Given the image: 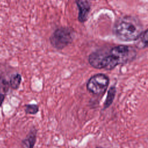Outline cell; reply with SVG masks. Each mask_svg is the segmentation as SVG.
<instances>
[{"mask_svg": "<svg viewBox=\"0 0 148 148\" xmlns=\"http://www.w3.org/2000/svg\"><path fill=\"white\" fill-rule=\"evenodd\" d=\"M136 49L131 46L117 45L105 47L92 52L88 56L89 64L96 69L112 70L119 65L134 61L136 57Z\"/></svg>", "mask_w": 148, "mask_h": 148, "instance_id": "obj_1", "label": "cell"}, {"mask_svg": "<svg viewBox=\"0 0 148 148\" xmlns=\"http://www.w3.org/2000/svg\"><path fill=\"white\" fill-rule=\"evenodd\" d=\"M113 32L114 35L122 41H135L143 32V26L138 17L125 15L115 21Z\"/></svg>", "mask_w": 148, "mask_h": 148, "instance_id": "obj_2", "label": "cell"}, {"mask_svg": "<svg viewBox=\"0 0 148 148\" xmlns=\"http://www.w3.org/2000/svg\"><path fill=\"white\" fill-rule=\"evenodd\" d=\"M75 32L69 27H61L57 28L50 36L51 45L56 49L61 50L71 44L73 40Z\"/></svg>", "mask_w": 148, "mask_h": 148, "instance_id": "obj_3", "label": "cell"}, {"mask_svg": "<svg viewBox=\"0 0 148 148\" xmlns=\"http://www.w3.org/2000/svg\"><path fill=\"white\" fill-rule=\"evenodd\" d=\"M109 84V77L103 73H97L92 76L87 83V89L95 95L103 94Z\"/></svg>", "mask_w": 148, "mask_h": 148, "instance_id": "obj_4", "label": "cell"}, {"mask_svg": "<svg viewBox=\"0 0 148 148\" xmlns=\"http://www.w3.org/2000/svg\"><path fill=\"white\" fill-rule=\"evenodd\" d=\"M79 10L78 20L80 23H84L88 18L91 9V5L89 1L85 0H78L76 1Z\"/></svg>", "mask_w": 148, "mask_h": 148, "instance_id": "obj_5", "label": "cell"}, {"mask_svg": "<svg viewBox=\"0 0 148 148\" xmlns=\"http://www.w3.org/2000/svg\"><path fill=\"white\" fill-rule=\"evenodd\" d=\"M37 138V130L34 127L32 128L26 137L22 140L21 143L25 148H34Z\"/></svg>", "mask_w": 148, "mask_h": 148, "instance_id": "obj_6", "label": "cell"}, {"mask_svg": "<svg viewBox=\"0 0 148 148\" xmlns=\"http://www.w3.org/2000/svg\"><path fill=\"white\" fill-rule=\"evenodd\" d=\"M116 93V88L114 86H112L108 91L106 98L103 103V109L108 108L113 103Z\"/></svg>", "mask_w": 148, "mask_h": 148, "instance_id": "obj_7", "label": "cell"}, {"mask_svg": "<svg viewBox=\"0 0 148 148\" xmlns=\"http://www.w3.org/2000/svg\"><path fill=\"white\" fill-rule=\"evenodd\" d=\"M136 40L135 44L136 48L139 49L146 48L147 46V29H145Z\"/></svg>", "mask_w": 148, "mask_h": 148, "instance_id": "obj_8", "label": "cell"}, {"mask_svg": "<svg viewBox=\"0 0 148 148\" xmlns=\"http://www.w3.org/2000/svg\"><path fill=\"white\" fill-rule=\"evenodd\" d=\"M21 80H22V77L20 74L19 73L13 74L11 76L9 82V86H10L12 89L16 90L19 87L21 84Z\"/></svg>", "mask_w": 148, "mask_h": 148, "instance_id": "obj_9", "label": "cell"}, {"mask_svg": "<svg viewBox=\"0 0 148 148\" xmlns=\"http://www.w3.org/2000/svg\"><path fill=\"white\" fill-rule=\"evenodd\" d=\"M9 88V82L3 76L0 75V94L6 95Z\"/></svg>", "mask_w": 148, "mask_h": 148, "instance_id": "obj_10", "label": "cell"}, {"mask_svg": "<svg viewBox=\"0 0 148 148\" xmlns=\"http://www.w3.org/2000/svg\"><path fill=\"white\" fill-rule=\"evenodd\" d=\"M39 111V106L36 104H27L25 105V112L27 114H35Z\"/></svg>", "mask_w": 148, "mask_h": 148, "instance_id": "obj_11", "label": "cell"}, {"mask_svg": "<svg viewBox=\"0 0 148 148\" xmlns=\"http://www.w3.org/2000/svg\"><path fill=\"white\" fill-rule=\"evenodd\" d=\"M5 98V95L2 94H0V106H1V105L2 104L4 99Z\"/></svg>", "mask_w": 148, "mask_h": 148, "instance_id": "obj_12", "label": "cell"}, {"mask_svg": "<svg viewBox=\"0 0 148 148\" xmlns=\"http://www.w3.org/2000/svg\"><path fill=\"white\" fill-rule=\"evenodd\" d=\"M95 148H104V147H96Z\"/></svg>", "mask_w": 148, "mask_h": 148, "instance_id": "obj_13", "label": "cell"}]
</instances>
